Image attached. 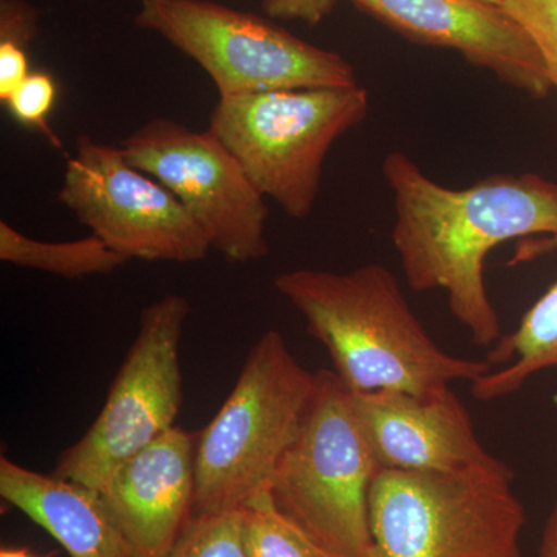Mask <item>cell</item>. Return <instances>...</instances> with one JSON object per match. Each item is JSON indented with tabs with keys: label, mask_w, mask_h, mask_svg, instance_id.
Masks as SVG:
<instances>
[{
	"label": "cell",
	"mask_w": 557,
	"mask_h": 557,
	"mask_svg": "<svg viewBox=\"0 0 557 557\" xmlns=\"http://www.w3.org/2000/svg\"><path fill=\"white\" fill-rule=\"evenodd\" d=\"M383 175L394 196L392 242L409 288L443 289L474 344H496L500 319L487 295L485 260L505 242L557 234V182L525 172L453 189L401 150L388 153Z\"/></svg>",
	"instance_id": "obj_1"
},
{
	"label": "cell",
	"mask_w": 557,
	"mask_h": 557,
	"mask_svg": "<svg viewBox=\"0 0 557 557\" xmlns=\"http://www.w3.org/2000/svg\"><path fill=\"white\" fill-rule=\"evenodd\" d=\"M274 287L306 319L354 394H426L454 381L474 383L493 366L454 357L432 339L403 295L397 276L372 262L344 273L285 271Z\"/></svg>",
	"instance_id": "obj_2"
},
{
	"label": "cell",
	"mask_w": 557,
	"mask_h": 557,
	"mask_svg": "<svg viewBox=\"0 0 557 557\" xmlns=\"http://www.w3.org/2000/svg\"><path fill=\"white\" fill-rule=\"evenodd\" d=\"M317 387L318 372L300 364L281 333L260 336L228 398L197 437L194 515L240 508L270 486Z\"/></svg>",
	"instance_id": "obj_3"
},
{
	"label": "cell",
	"mask_w": 557,
	"mask_h": 557,
	"mask_svg": "<svg viewBox=\"0 0 557 557\" xmlns=\"http://www.w3.org/2000/svg\"><path fill=\"white\" fill-rule=\"evenodd\" d=\"M505 465L467 472L379 469L369 557H523L525 509Z\"/></svg>",
	"instance_id": "obj_4"
},
{
	"label": "cell",
	"mask_w": 557,
	"mask_h": 557,
	"mask_svg": "<svg viewBox=\"0 0 557 557\" xmlns=\"http://www.w3.org/2000/svg\"><path fill=\"white\" fill-rule=\"evenodd\" d=\"M368 89L309 87L219 98L209 131L236 157L256 189L289 218L306 219L330 149L368 116Z\"/></svg>",
	"instance_id": "obj_5"
},
{
	"label": "cell",
	"mask_w": 557,
	"mask_h": 557,
	"mask_svg": "<svg viewBox=\"0 0 557 557\" xmlns=\"http://www.w3.org/2000/svg\"><path fill=\"white\" fill-rule=\"evenodd\" d=\"M379 469L351 392L335 372L319 370L306 421L270 483L277 507L329 556L369 557V494Z\"/></svg>",
	"instance_id": "obj_6"
},
{
	"label": "cell",
	"mask_w": 557,
	"mask_h": 557,
	"mask_svg": "<svg viewBox=\"0 0 557 557\" xmlns=\"http://www.w3.org/2000/svg\"><path fill=\"white\" fill-rule=\"evenodd\" d=\"M135 24L196 61L219 98L358 86L354 65L263 20L209 0H141Z\"/></svg>",
	"instance_id": "obj_7"
},
{
	"label": "cell",
	"mask_w": 557,
	"mask_h": 557,
	"mask_svg": "<svg viewBox=\"0 0 557 557\" xmlns=\"http://www.w3.org/2000/svg\"><path fill=\"white\" fill-rule=\"evenodd\" d=\"M188 299L163 296L141 310L137 338L89 431L51 474L101 491L124 463L175 426L183 399L180 343Z\"/></svg>",
	"instance_id": "obj_8"
},
{
	"label": "cell",
	"mask_w": 557,
	"mask_h": 557,
	"mask_svg": "<svg viewBox=\"0 0 557 557\" xmlns=\"http://www.w3.org/2000/svg\"><path fill=\"white\" fill-rule=\"evenodd\" d=\"M120 148L134 166L172 193L211 249L228 262H256L269 255L265 197L211 131L156 119L124 138Z\"/></svg>",
	"instance_id": "obj_9"
},
{
	"label": "cell",
	"mask_w": 557,
	"mask_h": 557,
	"mask_svg": "<svg viewBox=\"0 0 557 557\" xmlns=\"http://www.w3.org/2000/svg\"><path fill=\"white\" fill-rule=\"evenodd\" d=\"M58 200L126 260L194 263L211 249L170 190L134 166L120 146L86 134L76 138Z\"/></svg>",
	"instance_id": "obj_10"
},
{
	"label": "cell",
	"mask_w": 557,
	"mask_h": 557,
	"mask_svg": "<svg viewBox=\"0 0 557 557\" xmlns=\"http://www.w3.org/2000/svg\"><path fill=\"white\" fill-rule=\"evenodd\" d=\"M413 42L456 50L475 67L533 98L552 91L547 69L528 33L486 0H351Z\"/></svg>",
	"instance_id": "obj_11"
},
{
	"label": "cell",
	"mask_w": 557,
	"mask_h": 557,
	"mask_svg": "<svg viewBox=\"0 0 557 557\" xmlns=\"http://www.w3.org/2000/svg\"><path fill=\"white\" fill-rule=\"evenodd\" d=\"M351 405L381 469L467 472L507 465L487 453L449 386L426 394L351 392Z\"/></svg>",
	"instance_id": "obj_12"
},
{
	"label": "cell",
	"mask_w": 557,
	"mask_h": 557,
	"mask_svg": "<svg viewBox=\"0 0 557 557\" xmlns=\"http://www.w3.org/2000/svg\"><path fill=\"white\" fill-rule=\"evenodd\" d=\"M196 442L185 429L171 428L98 491L134 557H163L193 518Z\"/></svg>",
	"instance_id": "obj_13"
},
{
	"label": "cell",
	"mask_w": 557,
	"mask_h": 557,
	"mask_svg": "<svg viewBox=\"0 0 557 557\" xmlns=\"http://www.w3.org/2000/svg\"><path fill=\"white\" fill-rule=\"evenodd\" d=\"M0 496L57 539L69 557H134L101 494L89 486L2 457Z\"/></svg>",
	"instance_id": "obj_14"
},
{
	"label": "cell",
	"mask_w": 557,
	"mask_h": 557,
	"mask_svg": "<svg viewBox=\"0 0 557 557\" xmlns=\"http://www.w3.org/2000/svg\"><path fill=\"white\" fill-rule=\"evenodd\" d=\"M557 234L522 242L515 262H527L545 252L556 251ZM491 370L471 384L480 401H493L516 394L531 376L557 366V281L527 310L518 329L502 335L487 354Z\"/></svg>",
	"instance_id": "obj_15"
},
{
	"label": "cell",
	"mask_w": 557,
	"mask_h": 557,
	"mask_svg": "<svg viewBox=\"0 0 557 557\" xmlns=\"http://www.w3.org/2000/svg\"><path fill=\"white\" fill-rule=\"evenodd\" d=\"M0 260L65 278L113 273L127 262L95 234L78 240H38L25 236L5 220L0 222Z\"/></svg>",
	"instance_id": "obj_16"
},
{
	"label": "cell",
	"mask_w": 557,
	"mask_h": 557,
	"mask_svg": "<svg viewBox=\"0 0 557 557\" xmlns=\"http://www.w3.org/2000/svg\"><path fill=\"white\" fill-rule=\"evenodd\" d=\"M240 509L248 557H330L281 511L270 486L249 497Z\"/></svg>",
	"instance_id": "obj_17"
},
{
	"label": "cell",
	"mask_w": 557,
	"mask_h": 557,
	"mask_svg": "<svg viewBox=\"0 0 557 557\" xmlns=\"http://www.w3.org/2000/svg\"><path fill=\"white\" fill-rule=\"evenodd\" d=\"M163 557H248L242 509L193 515Z\"/></svg>",
	"instance_id": "obj_18"
},
{
	"label": "cell",
	"mask_w": 557,
	"mask_h": 557,
	"mask_svg": "<svg viewBox=\"0 0 557 557\" xmlns=\"http://www.w3.org/2000/svg\"><path fill=\"white\" fill-rule=\"evenodd\" d=\"M58 100V84L47 72H32L24 83L2 102L14 120L46 135L61 149L60 138L50 129L49 119Z\"/></svg>",
	"instance_id": "obj_19"
},
{
	"label": "cell",
	"mask_w": 557,
	"mask_h": 557,
	"mask_svg": "<svg viewBox=\"0 0 557 557\" xmlns=\"http://www.w3.org/2000/svg\"><path fill=\"white\" fill-rule=\"evenodd\" d=\"M502 7L533 40L557 91V0H504Z\"/></svg>",
	"instance_id": "obj_20"
},
{
	"label": "cell",
	"mask_w": 557,
	"mask_h": 557,
	"mask_svg": "<svg viewBox=\"0 0 557 557\" xmlns=\"http://www.w3.org/2000/svg\"><path fill=\"white\" fill-rule=\"evenodd\" d=\"M39 32V13L25 0H0V44L27 51Z\"/></svg>",
	"instance_id": "obj_21"
},
{
	"label": "cell",
	"mask_w": 557,
	"mask_h": 557,
	"mask_svg": "<svg viewBox=\"0 0 557 557\" xmlns=\"http://www.w3.org/2000/svg\"><path fill=\"white\" fill-rule=\"evenodd\" d=\"M336 0H262V9L274 20L300 21L314 27L335 9Z\"/></svg>",
	"instance_id": "obj_22"
},
{
	"label": "cell",
	"mask_w": 557,
	"mask_h": 557,
	"mask_svg": "<svg viewBox=\"0 0 557 557\" xmlns=\"http://www.w3.org/2000/svg\"><path fill=\"white\" fill-rule=\"evenodd\" d=\"M539 557H557V504L545 525Z\"/></svg>",
	"instance_id": "obj_23"
},
{
	"label": "cell",
	"mask_w": 557,
	"mask_h": 557,
	"mask_svg": "<svg viewBox=\"0 0 557 557\" xmlns=\"http://www.w3.org/2000/svg\"><path fill=\"white\" fill-rule=\"evenodd\" d=\"M0 557H50V556H35L28 552L27 548H2L0 549Z\"/></svg>",
	"instance_id": "obj_24"
},
{
	"label": "cell",
	"mask_w": 557,
	"mask_h": 557,
	"mask_svg": "<svg viewBox=\"0 0 557 557\" xmlns=\"http://www.w3.org/2000/svg\"><path fill=\"white\" fill-rule=\"evenodd\" d=\"M486 2L496 3V5H502V3H504V0H486Z\"/></svg>",
	"instance_id": "obj_25"
},
{
	"label": "cell",
	"mask_w": 557,
	"mask_h": 557,
	"mask_svg": "<svg viewBox=\"0 0 557 557\" xmlns=\"http://www.w3.org/2000/svg\"><path fill=\"white\" fill-rule=\"evenodd\" d=\"M330 557H332V556H330Z\"/></svg>",
	"instance_id": "obj_26"
}]
</instances>
